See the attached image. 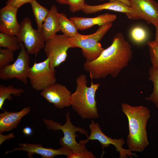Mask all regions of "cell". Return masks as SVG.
<instances>
[{
    "label": "cell",
    "instance_id": "1",
    "mask_svg": "<svg viewBox=\"0 0 158 158\" xmlns=\"http://www.w3.org/2000/svg\"><path fill=\"white\" fill-rule=\"evenodd\" d=\"M131 46L121 32L114 37L111 44L104 49L96 59L86 61L84 69L91 79L105 78L109 75L116 77L126 67L132 57Z\"/></svg>",
    "mask_w": 158,
    "mask_h": 158
},
{
    "label": "cell",
    "instance_id": "2",
    "mask_svg": "<svg viewBox=\"0 0 158 158\" xmlns=\"http://www.w3.org/2000/svg\"><path fill=\"white\" fill-rule=\"evenodd\" d=\"M121 107L128 121L127 146L132 151L142 152L149 145L146 126L150 116V111L143 106H133L123 103Z\"/></svg>",
    "mask_w": 158,
    "mask_h": 158
},
{
    "label": "cell",
    "instance_id": "3",
    "mask_svg": "<svg viewBox=\"0 0 158 158\" xmlns=\"http://www.w3.org/2000/svg\"><path fill=\"white\" fill-rule=\"evenodd\" d=\"M76 81L75 90L71 94V97L72 108L82 118H98L95 95L100 84L94 83L91 80L90 85L88 87L87 77L84 74L78 77Z\"/></svg>",
    "mask_w": 158,
    "mask_h": 158
},
{
    "label": "cell",
    "instance_id": "4",
    "mask_svg": "<svg viewBox=\"0 0 158 158\" xmlns=\"http://www.w3.org/2000/svg\"><path fill=\"white\" fill-rule=\"evenodd\" d=\"M112 25V23H109L100 26L95 32L90 35H83L78 33L74 36L69 38L72 48H80L86 61L95 60L104 49L99 41Z\"/></svg>",
    "mask_w": 158,
    "mask_h": 158
},
{
    "label": "cell",
    "instance_id": "5",
    "mask_svg": "<svg viewBox=\"0 0 158 158\" xmlns=\"http://www.w3.org/2000/svg\"><path fill=\"white\" fill-rule=\"evenodd\" d=\"M66 122L63 125L51 119H43V120L48 130L56 131L60 130L62 131L63 136L60 138L59 142L61 147L70 150L73 153L87 150L85 145L76 142L75 138L78 135L75 133L79 132L87 138L89 136L88 132L84 129L80 127H76L72 124L68 112L66 113Z\"/></svg>",
    "mask_w": 158,
    "mask_h": 158
},
{
    "label": "cell",
    "instance_id": "6",
    "mask_svg": "<svg viewBox=\"0 0 158 158\" xmlns=\"http://www.w3.org/2000/svg\"><path fill=\"white\" fill-rule=\"evenodd\" d=\"M28 78L32 88L37 91H42L56 81L55 69L51 66L48 58L42 61L35 62L29 68Z\"/></svg>",
    "mask_w": 158,
    "mask_h": 158
},
{
    "label": "cell",
    "instance_id": "7",
    "mask_svg": "<svg viewBox=\"0 0 158 158\" xmlns=\"http://www.w3.org/2000/svg\"><path fill=\"white\" fill-rule=\"evenodd\" d=\"M17 36L20 43H22L29 54L36 56L45 46V40L42 31L34 29L28 17L25 18L20 23Z\"/></svg>",
    "mask_w": 158,
    "mask_h": 158
},
{
    "label": "cell",
    "instance_id": "8",
    "mask_svg": "<svg viewBox=\"0 0 158 158\" xmlns=\"http://www.w3.org/2000/svg\"><path fill=\"white\" fill-rule=\"evenodd\" d=\"M20 50L14 62L0 68V79L6 80L16 78L27 84L30 58L23 44L20 43Z\"/></svg>",
    "mask_w": 158,
    "mask_h": 158
},
{
    "label": "cell",
    "instance_id": "9",
    "mask_svg": "<svg viewBox=\"0 0 158 158\" xmlns=\"http://www.w3.org/2000/svg\"><path fill=\"white\" fill-rule=\"evenodd\" d=\"M44 48L51 66L55 68L65 61L67 51L72 46L69 37L63 34H56L45 41Z\"/></svg>",
    "mask_w": 158,
    "mask_h": 158
},
{
    "label": "cell",
    "instance_id": "10",
    "mask_svg": "<svg viewBox=\"0 0 158 158\" xmlns=\"http://www.w3.org/2000/svg\"><path fill=\"white\" fill-rule=\"evenodd\" d=\"M90 134L87 138L84 140H81L79 143L85 145L90 140H97L100 142L103 150V154L104 153V148L108 147L110 145H112L115 147L117 152L120 154V158H133L132 156L137 157L135 153L132 152L130 149H126L122 147L125 143L123 138L112 139L106 135L102 131L98 123H95L93 120L91 121L89 125Z\"/></svg>",
    "mask_w": 158,
    "mask_h": 158
},
{
    "label": "cell",
    "instance_id": "11",
    "mask_svg": "<svg viewBox=\"0 0 158 158\" xmlns=\"http://www.w3.org/2000/svg\"><path fill=\"white\" fill-rule=\"evenodd\" d=\"M71 95L65 86L56 83L48 87L40 93L48 102L59 109L71 106Z\"/></svg>",
    "mask_w": 158,
    "mask_h": 158
},
{
    "label": "cell",
    "instance_id": "12",
    "mask_svg": "<svg viewBox=\"0 0 158 158\" xmlns=\"http://www.w3.org/2000/svg\"><path fill=\"white\" fill-rule=\"evenodd\" d=\"M130 6L140 19L155 26L158 24V3L154 0H128Z\"/></svg>",
    "mask_w": 158,
    "mask_h": 158
},
{
    "label": "cell",
    "instance_id": "13",
    "mask_svg": "<svg viewBox=\"0 0 158 158\" xmlns=\"http://www.w3.org/2000/svg\"><path fill=\"white\" fill-rule=\"evenodd\" d=\"M19 146L20 147H15L11 151L6 152L5 154L16 151H24L27 152L29 158H32L33 154H37L41 155L43 158H53L56 156L61 155L68 157L73 153L70 150L62 147L58 149H54L44 147L39 144L21 143H19Z\"/></svg>",
    "mask_w": 158,
    "mask_h": 158
},
{
    "label": "cell",
    "instance_id": "14",
    "mask_svg": "<svg viewBox=\"0 0 158 158\" xmlns=\"http://www.w3.org/2000/svg\"><path fill=\"white\" fill-rule=\"evenodd\" d=\"M18 8L10 5H6L0 10V32L17 36L20 25L17 20Z\"/></svg>",
    "mask_w": 158,
    "mask_h": 158
},
{
    "label": "cell",
    "instance_id": "15",
    "mask_svg": "<svg viewBox=\"0 0 158 158\" xmlns=\"http://www.w3.org/2000/svg\"><path fill=\"white\" fill-rule=\"evenodd\" d=\"M104 10L124 13L130 19L134 20L140 19L130 6L118 0L97 5H90L85 3L82 11L86 14H91Z\"/></svg>",
    "mask_w": 158,
    "mask_h": 158
},
{
    "label": "cell",
    "instance_id": "16",
    "mask_svg": "<svg viewBox=\"0 0 158 158\" xmlns=\"http://www.w3.org/2000/svg\"><path fill=\"white\" fill-rule=\"evenodd\" d=\"M117 18L116 15L106 13L93 18L72 17L70 19L75 23L78 30H83L96 25L101 26L112 23Z\"/></svg>",
    "mask_w": 158,
    "mask_h": 158
},
{
    "label": "cell",
    "instance_id": "17",
    "mask_svg": "<svg viewBox=\"0 0 158 158\" xmlns=\"http://www.w3.org/2000/svg\"><path fill=\"white\" fill-rule=\"evenodd\" d=\"M30 111L29 107L24 108L19 111L11 112L4 110L0 114V133L16 128L22 118Z\"/></svg>",
    "mask_w": 158,
    "mask_h": 158
},
{
    "label": "cell",
    "instance_id": "18",
    "mask_svg": "<svg viewBox=\"0 0 158 158\" xmlns=\"http://www.w3.org/2000/svg\"><path fill=\"white\" fill-rule=\"evenodd\" d=\"M58 12L55 5H52L42 26V31L45 41L56 35L60 31L58 18Z\"/></svg>",
    "mask_w": 158,
    "mask_h": 158
},
{
    "label": "cell",
    "instance_id": "19",
    "mask_svg": "<svg viewBox=\"0 0 158 158\" xmlns=\"http://www.w3.org/2000/svg\"><path fill=\"white\" fill-rule=\"evenodd\" d=\"M58 18L60 31L63 34L70 38L75 36L78 30L74 23L69 19L66 15L63 13H58Z\"/></svg>",
    "mask_w": 158,
    "mask_h": 158
},
{
    "label": "cell",
    "instance_id": "20",
    "mask_svg": "<svg viewBox=\"0 0 158 158\" xmlns=\"http://www.w3.org/2000/svg\"><path fill=\"white\" fill-rule=\"evenodd\" d=\"M25 90L21 88L14 87L12 85L7 86L2 85H0V109L3 110V106L6 99L11 100L12 95L16 97H20L24 93Z\"/></svg>",
    "mask_w": 158,
    "mask_h": 158
},
{
    "label": "cell",
    "instance_id": "21",
    "mask_svg": "<svg viewBox=\"0 0 158 158\" xmlns=\"http://www.w3.org/2000/svg\"><path fill=\"white\" fill-rule=\"evenodd\" d=\"M37 29L42 31L43 24L48 13L49 10L40 4L36 0L31 3Z\"/></svg>",
    "mask_w": 158,
    "mask_h": 158
},
{
    "label": "cell",
    "instance_id": "22",
    "mask_svg": "<svg viewBox=\"0 0 158 158\" xmlns=\"http://www.w3.org/2000/svg\"><path fill=\"white\" fill-rule=\"evenodd\" d=\"M0 47L8 49L14 51L21 49L17 36L1 32H0Z\"/></svg>",
    "mask_w": 158,
    "mask_h": 158
},
{
    "label": "cell",
    "instance_id": "23",
    "mask_svg": "<svg viewBox=\"0 0 158 158\" xmlns=\"http://www.w3.org/2000/svg\"><path fill=\"white\" fill-rule=\"evenodd\" d=\"M149 79L152 82L154 88L152 93L145 99L152 102L158 108V70L152 67L149 70Z\"/></svg>",
    "mask_w": 158,
    "mask_h": 158
},
{
    "label": "cell",
    "instance_id": "24",
    "mask_svg": "<svg viewBox=\"0 0 158 158\" xmlns=\"http://www.w3.org/2000/svg\"><path fill=\"white\" fill-rule=\"evenodd\" d=\"M130 35L133 41L137 43L144 42L147 39L148 36L146 30L139 26L133 27L130 31Z\"/></svg>",
    "mask_w": 158,
    "mask_h": 158
},
{
    "label": "cell",
    "instance_id": "25",
    "mask_svg": "<svg viewBox=\"0 0 158 158\" xmlns=\"http://www.w3.org/2000/svg\"><path fill=\"white\" fill-rule=\"evenodd\" d=\"M14 51L7 49H0V68L9 64L14 60Z\"/></svg>",
    "mask_w": 158,
    "mask_h": 158
},
{
    "label": "cell",
    "instance_id": "26",
    "mask_svg": "<svg viewBox=\"0 0 158 158\" xmlns=\"http://www.w3.org/2000/svg\"><path fill=\"white\" fill-rule=\"evenodd\" d=\"M152 67L158 70V44L154 41L147 42Z\"/></svg>",
    "mask_w": 158,
    "mask_h": 158
},
{
    "label": "cell",
    "instance_id": "27",
    "mask_svg": "<svg viewBox=\"0 0 158 158\" xmlns=\"http://www.w3.org/2000/svg\"><path fill=\"white\" fill-rule=\"evenodd\" d=\"M85 0H67L70 11L75 13L82 10L85 4Z\"/></svg>",
    "mask_w": 158,
    "mask_h": 158
},
{
    "label": "cell",
    "instance_id": "28",
    "mask_svg": "<svg viewBox=\"0 0 158 158\" xmlns=\"http://www.w3.org/2000/svg\"><path fill=\"white\" fill-rule=\"evenodd\" d=\"M96 157L91 152L87 150L71 154L67 158H95Z\"/></svg>",
    "mask_w": 158,
    "mask_h": 158
},
{
    "label": "cell",
    "instance_id": "29",
    "mask_svg": "<svg viewBox=\"0 0 158 158\" xmlns=\"http://www.w3.org/2000/svg\"><path fill=\"white\" fill-rule=\"evenodd\" d=\"M34 0H7L6 5H10L19 8L24 4L31 3Z\"/></svg>",
    "mask_w": 158,
    "mask_h": 158
},
{
    "label": "cell",
    "instance_id": "30",
    "mask_svg": "<svg viewBox=\"0 0 158 158\" xmlns=\"http://www.w3.org/2000/svg\"><path fill=\"white\" fill-rule=\"evenodd\" d=\"M14 135L13 133L7 135H4L1 133L0 134V145H1L6 140L14 138Z\"/></svg>",
    "mask_w": 158,
    "mask_h": 158
},
{
    "label": "cell",
    "instance_id": "31",
    "mask_svg": "<svg viewBox=\"0 0 158 158\" xmlns=\"http://www.w3.org/2000/svg\"><path fill=\"white\" fill-rule=\"evenodd\" d=\"M22 131L25 135L27 136L31 135L32 132V129L29 127H26L24 128L23 129Z\"/></svg>",
    "mask_w": 158,
    "mask_h": 158
},
{
    "label": "cell",
    "instance_id": "32",
    "mask_svg": "<svg viewBox=\"0 0 158 158\" xmlns=\"http://www.w3.org/2000/svg\"><path fill=\"white\" fill-rule=\"evenodd\" d=\"M156 28V33L154 42L158 44V24L155 26Z\"/></svg>",
    "mask_w": 158,
    "mask_h": 158
},
{
    "label": "cell",
    "instance_id": "33",
    "mask_svg": "<svg viewBox=\"0 0 158 158\" xmlns=\"http://www.w3.org/2000/svg\"><path fill=\"white\" fill-rule=\"evenodd\" d=\"M56 2L61 4H66L67 0H55Z\"/></svg>",
    "mask_w": 158,
    "mask_h": 158
},
{
    "label": "cell",
    "instance_id": "34",
    "mask_svg": "<svg viewBox=\"0 0 158 158\" xmlns=\"http://www.w3.org/2000/svg\"><path fill=\"white\" fill-rule=\"evenodd\" d=\"M115 0H109V2H112ZM123 2L127 5L130 6V4L128 0H118Z\"/></svg>",
    "mask_w": 158,
    "mask_h": 158
},
{
    "label": "cell",
    "instance_id": "35",
    "mask_svg": "<svg viewBox=\"0 0 158 158\" xmlns=\"http://www.w3.org/2000/svg\"></svg>",
    "mask_w": 158,
    "mask_h": 158
}]
</instances>
